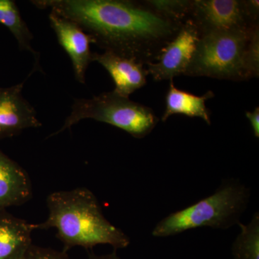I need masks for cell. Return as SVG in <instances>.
<instances>
[{
    "label": "cell",
    "mask_w": 259,
    "mask_h": 259,
    "mask_svg": "<svg viewBox=\"0 0 259 259\" xmlns=\"http://www.w3.org/2000/svg\"><path fill=\"white\" fill-rule=\"evenodd\" d=\"M77 23L105 51L146 65L154 62L183 23L163 18L145 4L131 0H34Z\"/></svg>",
    "instance_id": "cell-1"
},
{
    "label": "cell",
    "mask_w": 259,
    "mask_h": 259,
    "mask_svg": "<svg viewBox=\"0 0 259 259\" xmlns=\"http://www.w3.org/2000/svg\"><path fill=\"white\" fill-rule=\"evenodd\" d=\"M47 206L49 217L36 224L37 230L55 228L65 252L75 246L89 249L100 244L116 250L131 243L123 231L105 218L96 196L88 188L53 192L48 197Z\"/></svg>",
    "instance_id": "cell-2"
},
{
    "label": "cell",
    "mask_w": 259,
    "mask_h": 259,
    "mask_svg": "<svg viewBox=\"0 0 259 259\" xmlns=\"http://www.w3.org/2000/svg\"><path fill=\"white\" fill-rule=\"evenodd\" d=\"M250 195L249 187L239 180L223 181L212 195L163 218L153 228L152 236L165 238L202 227L227 230L238 226Z\"/></svg>",
    "instance_id": "cell-3"
},
{
    "label": "cell",
    "mask_w": 259,
    "mask_h": 259,
    "mask_svg": "<svg viewBox=\"0 0 259 259\" xmlns=\"http://www.w3.org/2000/svg\"><path fill=\"white\" fill-rule=\"evenodd\" d=\"M85 119L115 126L140 139L151 134L159 121L152 109L112 91L93 98L75 100L64 125L51 136L71 128Z\"/></svg>",
    "instance_id": "cell-4"
},
{
    "label": "cell",
    "mask_w": 259,
    "mask_h": 259,
    "mask_svg": "<svg viewBox=\"0 0 259 259\" xmlns=\"http://www.w3.org/2000/svg\"><path fill=\"white\" fill-rule=\"evenodd\" d=\"M252 29L201 35L184 75L244 81L242 61Z\"/></svg>",
    "instance_id": "cell-5"
},
{
    "label": "cell",
    "mask_w": 259,
    "mask_h": 259,
    "mask_svg": "<svg viewBox=\"0 0 259 259\" xmlns=\"http://www.w3.org/2000/svg\"><path fill=\"white\" fill-rule=\"evenodd\" d=\"M200 35L214 32L246 31L258 23L252 21L245 0H192L189 18Z\"/></svg>",
    "instance_id": "cell-6"
},
{
    "label": "cell",
    "mask_w": 259,
    "mask_h": 259,
    "mask_svg": "<svg viewBox=\"0 0 259 259\" xmlns=\"http://www.w3.org/2000/svg\"><path fill=\"white\" fill-rule=\"evenodd\" d=\"M200 35L195 25L187 19L176 35L162 49L156 60L146 64L148 74L158 81L173 80L185 74Z\"/></svg>",
    "instance_id": "cell-7"
},
{
    "label": "cell",
    "mask_w": 259,
    "mask_h": 259,
    "mask_svg": "<svg viewBox=\"0 0 259 259\" xmlns=\"http://www.w3.org/2000/svg\"><path fill=\"white\" fill-rule=\"evenodd\" d=\"M49 18L58 41L71 59L76 79L85 83L87 69L93 62L90 45L94 44L93 39L77 23L54 12H50Z\"/></svg>",
    "instance_id": "cell-8"
},
{
    "label": "cell",
    "mask_w": 259,
    "mask_h": 259,
    "mask_svg": "<svg viewBox=\"0 0 259 259\" xmlns=\"http://www.w3.org/2000/svg\"><path fill=\"white\" fill-rule=\"evenodd\" d=\"M24 82L0 88V140L42 125L33 107L22 95Z\"/></svg>",
    "instance_id": "cell-9"
},
{
    "label": "cell",
    "mask_w": 259,
    "mask_h": 259,
    "mask_svg": "<svg viewBox=\"0 0 259 259\" xmlns=\"http://www.w3.org/2000/svg\"><path fill=\"white\" fill-rule=\"evenodd\" d=\"M93 61L107 70L115 83L113 91L121 96L129 98L131 94L146 84L148 71L141 63L108 51L93 53Z\"/></svg>",
    "instance_id": "cell-10"
},
{
    "label": "cell",
    "mask_w": 259,
    "mask_h": 259,
    "mask_svg": "<svg viewBox=\"0 0 259 259\" xmlns=\"http://www.w3.org/2000/svg\"><path fill=\"white\" fill-rule=\"evenodd\" d=\"M32 194L27 172L0 149V211L25 203Z\"/></svg>",
    "instance_id": "cell-11"
},
{
    "label": "cell",
    "mask_w": 259,
    "mask_h": 259,
    "mask_svg": "<svg viewBox=\"0 0 259 259\" xmlns=\"http://www.w3.org/2000/svg\"><path fill=\"white\" fill-rule=\"evenodd\" d=\"M36 224L0 211V259H23L32 244Z\"/></svg>",
    "instance_id": "cell-12"
},
{
    "label": "cell",
    "mask_w": 259,
    "mask_h": 259,
    "mask_svg": "<svg viewBox=\"0 0 259 259\" xmlns=\"http://www.w3.org/2000/svg\"><path fill=\"white\" fill-rule=\"evenodd\" d=\"M214 97L212 91H208L201 97L182 91L175 86L173 80H170L169 88L165 97L166 109L161 120L165 122L173 115H184L199 117L210 125V113L206 107V102Z\"/></svg>",
    "instance_id": "cell-13"
},
{
    "label": "cell",
    "mask_w": 259,
    "mask_h": 259,
    "mask_svg": "<svg viewBox=\"0 0 259 259\" xmlns=\"http://www.w3.org/2000/svg\"><path fill=\"white\" fill-rule=\"evenodd\" d=\"M0 23L4 25L16 39L21 50L32 53L35 62L39 66V54L32 47L33 36L28 25L20 15V10L14 1L0 0Z\"/></svg>",
    "instance_id": "cell-14"
},
{
    "label": "cell",
    "mask_w": 259,
    "mask_h": 259,
    "mask_svg": "<svg viewBox=\"0 0 259 259\" xmlns=\"http://www.w3.org/2000/svg\"><path fill=\"white\" fill-rule=\"evenodd\" d=\"M241 231L232 245L233 259H259V213L248 224L238 225Z\"/></svg>",
    "instance_id": "cell-15"
},
{
    "label": "cell",
    "mask_w": 259,
    "mask_h": 259,
    "mask_svg": "<svg viewBox=\"0 0 259 259\" xmlns=\"http://www.w3.org/2000/svg\"><path fill=\"white\" fill-rule=\"evenodd\" d=\"M145 4L163 18L183 23L190 15L192 0H148Z\"/></svg>",
    "instance_id": "cell-16"
},
{
    "label": "cell",
    "mask_w": 259,
    "mask_h": 259,
    "mask_svg": "<svg viewBox=\"0 0 259 259\" xmlns=\"http://www.w3.org/2000/svg\"><path fill=\"white\" fill-rule=\"evenodd\" d=\"M243 79L258 78L259 74V26L255 25L250 32L242 61Z\"/></svg>",
    "instance_id": "cell-17"
},
{
    "label": "cell",
    "mask_w": 259,
    "mask_h": 259,
    "mask_svg": "<svg viewBox=\"0 0 259 259\" xmlns=\"http://www.w3.org/2000/svg\"><path fill=\"white\" fill-rule=\"evenodd\" d=\"M23 259H69L66 252L32 245Z\"/></svg>",
    "instance_id": "cell-18"
},
{
    "label": "cell",
    "mask_w": 259,
    "mask_h": 259,
    "mask_svg": "<svg viewBox=\"0 0 259 259\" xmlns=\"http://www.w3.org/2000/svg\"><path fill=\"white\" fill-rule=\"evenodd\" d=\"M247 119L249 120L250 125L253 129V134L257 139L259 138V107H255L252 112H245Z\"/></svg>",
    "instance_id": "cell-19"
},
{
    "label": "cell",
    "mask_w": 259,
    "mask_h": 259,
    "mask_svg": "<svg viewBox=\"0 0 259 259\" xmlns=\"http://www.w3.org/2000/svg\"><path fill=\"white\" fill-rule=\"evenodd\" d=\"M88 259H122L117 254L116 251L113 252L112 253H109V254L97 255L95 254L90 255L89 256Z\"/></svg>",
    "instance_id": "cell-20"
}]
</instances>
